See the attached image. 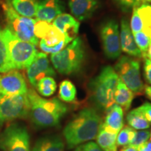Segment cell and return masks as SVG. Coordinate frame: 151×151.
Masks as SVG:
<instances>
[{
	"instance_id": "obj_1",
	"label": "cell",
	"mask_w": 151,
	"mask_h": 151,
	"mask_svg": "<svg viewBox=\"0 0 151 151\" xmlns=\"http://www.w3.org/2000/svg\"><path fill=\"white\" fill-rule=\"evenodd\" d=\"M102 123L101 116L94 108H85L76 114L63 130L68 148L72 149L97 137Z\"/></svg>"
},
{
	"instance_id": "obj_2",
	"label": "cell",
	"mask_w": 151,
	"mask_h": 151,
	"mask_svg": "<svg viewBox=\"0 0 151 151\" xmlns=\"http://www.w3.org/2000/svg\"><path fill=\"white\" fill-rule=\"evenodd\" d=\"M30 104L29 115L33 123L39 127H55L67 112V107L58 98L46 99L33 89L27 90Z\"/></svg>"
},
{
	"instance_id": "obj_3",
	"label": "cell",
	"mask_w": 151,
	"mask_h": 151,
	"mask_svg": "<svg viewBox=\"0 0 151 151\" xmlns=\"http://www.w3.org/2000/svg\"><path fill=\"white\" fill-rule=\"evenodd\" d=\"M119 80L115 69L106 66L90 81L88 85L90 99L100 110L106 111L115 104V92Z\"/></svg>"
},
{
	"instance_id": "obj_4",
	"label": "cell",
	"mask_w": 151,
	"mask_h": 151,
	"mask_svg": "<svg viewBox=\"0 0 151 151\" xmlns=\"http://www.w3.org/2000/svg\"><path fill=\"white\" fill-rule=\"evenodd\" d=\"M86 56L84 43L81 38L76 37L61 51L50 57L55 69L63 75L78 72L82 67Z\"/></svg>"
},
{
	"instance_id": "obj_5",
	"label": "cell",
	"mask_w": 151,
	"mask_h": 151,
	"mask_svg": "<svg viewBox=\"0 0 151 151\" xmlns=\"http://www.w3.org/2000/svg\"><path fill=\"white\" fill-rule=\"evenodd\" d=\"M2 35L14 69H27L37 53L35 45L20 40L7 27L2 30Z\"/></svg>"
},
{
	"instance_id": "obj_6",
	"label": "cell",
	"mask_w": 151,
	"mask_h": 151,
	"mask_svg": "<svg viewBox=\"0 0 151 151\" xmlns=\"http://www.w3.org/2000/svg\"><path fill=\"white\" fill-rule=\"evenodd\" d=\"M2 8L6 20V27L11 32L20 40L35 46L38 44L39 39L35 35V24L37 20L19 15L12 7L9 0L3 1Z\"/></svg>"
},
{
	"instance_id": "obj_7",
	"label": "cell",
	"mask_w": 151,
	"mask_h": 151,
	"mask_svg": "<svg viewBox=\"0 0 151 151\" xmlns=\"http://www.w3.org/2000/svg\"><path fill=\"white\" fill-rule=\"evenodd\" d=\"M30 104L27 94L14 96L0 95V127L6 122L29 115Z\"/></svg>"
},
{
	"instance_id": "obj_8",
	"label": "cell",
	"mask_w": 151,
	"mask_h": 151,
	"mask_svg": "<svg viewBox=\"0 0 151 151\" xmlns=\"http://www.w3.org/2000/svg\"><path fill=\"white\" fill-rule=\"evenodd\" d=\"M114 69L120 80L134 94H142L144 86L141 78L139 62L127 56H122L116 64Z\"/></svg>"
},
{
	"instance_id": "obj_9",
	"label": "cell",
	"mask_w": 151,
	"mask_h": 151,
	"mask_svg": "<svg viewBox=\"0 0 151 151\" xmlns=\"http://www.w3.org/2000/svg\"><path fill=\"white\" fill-rule=\"evenodd\" d=\"M0 149L4 151H32L29 134L20 124H12L0 133Z\"/></svg>"
},
{
	"instance_id": "obj_10",
	"label": "cell",
	"mask_w": 151,
	"mask_h": 151,
	"mask_svg": "<svg viewBox=\"0 0 151 151\" xmlns=\"http://www.w3.org/2000/svg\"><path fill=\"white\" fill-rule=\"evenodd\" d=\"M100 35L105 55L109 59L118 58L121 53V47L118 23L113 20L106 21L100 29Z\"/></svg>"
},
{
	"instance_id": "obj_11",
	"label": "cell",
	"mask_w": 151,
	"mask_h": 151,
	"mask_svg": "<svg viewBox=\"0 0 151 151\" xmlns=\"http://www.w3.org/2000/svg\"><path fill=\"white\" fill-rule=\"evenodd\" d=\"M27 86L23 76L17 70H11L0 76V95L14 96L26 94Z\"/></svg>"
},
{
	"instance_id": "obj_12",
	"label": "cell",
	"mask_w": 151,
	"mask_h": 151,
	"mask_svg": "<svg viewBox=\"0 0 151 151\" xmlns=\"http://www.w3.org/2000/svg\"><path fill=\"white\" fill-rule=\"evenodd\" d=\"M54 69L50 65L48 55L45 52H37L35 59L27 68V76L30 84L37 86L39 81L47 76H55Z\"/></svg>"
},
{
	"instance_id": "obj_13",
	"label": "cell",
	"mask_w": 151,
	"mask_h": 151,
	"mask_svg": "<svg viewBox=\"0 0 151 151\" xmlns=\"http://www.w3.org/2000/svg\"><path fill=\"white\" fill-rule=\"evenodd\" d=\"M64 10L65 6L61 0H41L38 4L35 16L37 20L50 23Z\"/></svg>"
},
{
	"instance_id": "obj_14",
	"label": "cell",
	"mask_w": 151,
	"mask_h": 151,
	"mask_svg": "<svg viewBox=\"0 0 151 151\" xmlns=\"http://www.w3.org/2000/svg\"><path fill=\"white\" fill-rule=\"evenodd\" d=\"M71 14L77 20H88L91 18L99 6L98 0H69Z\"/></svg>"
},
{
	"instance_id": "obj_15",
	"label": "cell",
	"mask_w": 151,
	"mask_h": 151,
	"mask_svg": "<svg viewBox=\"0 0 151 151\" xmlns=\"http://www.w3.org/2000/svg\"><path fill=\"white\" fill-rule=\"evenodd\" d=\"M52 24L65 36L69 42L78 35L80 23L71 15L62 14L57 16L52 21Z\"/></svg>"
},
{
	"instance_id": "obj_16",
	"label": "cell",
	"mask_w": 151,
	"mask_h": 151,
	"mask_svg": "<svg viewBox=\"0 0 151 151\" xmlns=\"http://www.w3.org/2000/svg\"><path fill=\"white\" fill-rule=\"evenodd\" d=\"M124 111L121 106L113 104L107 109L104 121L101 123L102 127L109 132L118 134L124 127Z\"/></svg>"
},
{
	"instance_id": "obj_17",
	"label": "cell",
	"mask_w": 151,
	"mask_h": 151,
	"mask_svg": "<svg viewBox=\"0 0 151 151\" xmlns=\"http://www.w3.org/2000/svg\"><path fill=\"white\" fill-rule=\"evenodd\" d=\"M120 41V47L122 51L129 55L137 58L142 57V54L136 43L134 34L132 33L129 24L125 19H122L121 20Z\"/></svg>"
},
{
	"instance_id": "obj_18",
	"label": "cell",
	"mask_w": 151,
	"mask_h": 151,
	"mask_svg": "<svg viewBox=\"0 0 151 151\" xmlns=\"http://www.w3.org/2000/svg\"><path fill=\"white\" fill-rule=\"evenodd\" d=\"M32 151H65V144L59 136H46L36 141Z\"/></svg>"
},
{
	"instance_id": "obj_19",
	"label": "cell",
	"mask_w": 151,
	"mask_h": 151,
	"mask_svg": "<svg viewBox=\"0 0 151 151\" xmlns=\"http://www.w3.org/2000/svg\"><path fill=\"white\" fill-rule=\"evenodd\" d=\"M134 97V94L120 79L115 92V104L121 106L124 111H127L131 107Z\"/></svg>"
},
{
	"instance_id": "obj_20",
	"label": "cell",
	"mask_w": 151,
	"mask_h": 151,
	"mask_svg": "<svg viewBox=\"0 0 151 151\" xmlns=\"http://www.w3.org/2000/svg\"><path fill=\"white\" fill-rule=\"evenodd\" d=\"M15 11L20 16L32 18L37 13L38 0H9Z\"/></svg>"
},
{
	"instance_id": "obj_21",
	"label": "cell",
	"mask_w": 151,
	"mask_h": 151,
	"mask_svg": "<svg viewBox=\"0 0 151 151\" xmlns=\"http://www.w3.org/2000/svg\"><path fill=\"white\" fill-rule=\"evenodd\" d=\"M117 136L118 134L110 133L106 131L101 124L96 137L98 146L103 151H117Z\"/></svg>"
},
{
	"instance_id": "obj_22",
	"label": "cell",
	"mask_w": 151,
	"mask_h": 151,
	"mask_svg": "<svg viewBox=\"0 0 151 151\" xmlns=\"http://www.w3.org/2000/svg\"><path fill=\"white\" fill-rule=\"evenodd\" d=\"M129 127L136 130L147 129L150 127V124L139 110V107L130 111L126 118Z\"/></svg>"
},
{
	"instance_id": "obj_23",
	"label": "cell",
	"mask_w": 151,
	"mask_h": 151,
	"mask_svg": "<svg viewBox=\"0 0 151 151\" xmlns=\"http://www.w3.org/2000/svg\"><path fill=\"white\" fill-rule=\"evenodd\" d=\"M41 40L48 47L55 46L56 45H58V43H60L61 41L64 40L69 41L66 39L65 36L60 30L57 29L53 24H49L48 29H46V32H45L43 39Z\"/></svg>"
},
{
	"instance_id": "obj_24",
	"label": "cell",
	"mask_w": 151,
	"mask_h": 151,
	"mask_svg": "<svg viewBox=\"0 0 151 151\" xmlns=\"http://www.w3.org/2000/svg\"><path fill=\"white\" fill-rule=\"evenodd\" d=\"M137 9L143 22L142 31L151 39V4L143 2L137 6Z\"/></svg>"
},
{
	"instance_id": "obj_25",
	"label": "cell",
	"mask_w": 151,
	"mask_h": 151,
	"mask_svg": "<svg viewBox=\"0 0 151 151\" xmlns=\"http://www.w3.org/2000/svg\"><path fill=\"white\" fill-rule=\"evenodd\" d=\"M59 97L65 102H73L76 97V89L71 81H62L59 88Z\"/></svg>"
},
{
	"instance_id": "obj_26",
	"label": "cell",
	"mask_w": 151,
	"mask_h": 151,
	"mask_svg": "<svg viewBox=\"0 0 151 151\" xmlns=\"http://www.w3.org/2000/svg\"><path fill=\"white\" fill-rule=\"evenodd\" d=\"M13 69L14 68L9 59L6 44L3 37L2 30L0 28V72L6 73Z\"/></svg>"
},
{
	"instance_id": "obj_27",
	"label": "cell",
	"mask_w": 151,
	"mask_h": 151,
	"mask_svg": "<svg viewBox=\"0 0 151 151\" xmlns=\"http://www.w3.org/2000/svg\"><path fill=\"white\" fill-rule=\"evenodd\" d=\"M36 88L41 96L50 97L56 91L57 84L53 78L47 76L39 81Z\"/></svg>"
},
{
	"instance_id": "obj_28",
	"label": "cell",
	"mask_w": 151,
	"mask_h": 151,
	"mask_svg": "<svg viewBox=\"0 0 151 151\" xmlns=\"http://www.w3.org/2000/svg\"><path fill=\"white\" fill-rule=\"evenodd\" d=\"M137 130L129 126H124L117 136L116 143L118 146H127L134 138Z\"/></svg>"
},
{
	"instance_id": "obj_29",
	"label": "cell",
	"mask_w": 151,
	"mask_h": 151,
	"mask_svg": "<svg viewBox=\"0 0 151 151\" xmlns=\"http://www.w3.org/2000/svg\"><path fill=\"white\" fill-rule=\"evenodd\" d=\"M134 40L138 48H139L141 54H142V57L144 58L147 49L151 42L150 37L147 35L146 33L143 32V31L134 34Z\"/></svg>"
},
{
	"instance_id": "obj_30",
	"label": "cell",
	"mask_w": 151,
	"mask_h": 151,
	"mask_svg": "<svg viewBox=\"0 0 151 151\" xmlns=\"http://www.w3.org/2000/svg\"><path fill=\"white\" fill-rule=\"evenodd\" d=\"M150 139V132L148 129L139 130L136 132L134 138L128 146L138 148L141 145L145 143Z\"/></svg>"
},
{
	"instance_id": "obj_31",
	"label": "cell",
	"mask_w": 151,
	"mask_h": 151,
	"mask_svg": "<svg viewBox=\"0 0 151 151\" xmlns=\"http://www.w3.org/2000/svg\"><path fill=\"white\" fill-rule=\"evenodd\" d=\"M130 28L133 34H135L143 30V22L139 14H138L137 6L133 8V13L131 19V23H130Z\"/></svg>"
},
{
	"instance_id": "obj_32",
	"label": "cell",
	"mask_w": 151,
	"mask_h": 151,
	"mask_svg": "<svg viewBox=\"0 0 151 151\" xmlns=\"http://www.w3.org/2000/svg\"><path fill=\"white\" fill-rule=\"evenodd\" d=\"M69 42L67 41V40H64L60 42V43H58V45H56L54 47H48L47 46L46 44H45L44 42L42 40H41L40 41V48L41 50H43V52H46V53H50V54H55L57 53V52L61 51L62 49H64L66 46L69 44Z\"/></svg>"
},
{
	"instance_id": "obj_33",
	"label": "cell",
	"mask_w": 151,
	"mask_h": 151,
	"mask_svg": "<svg viewBox=\"0 0 151 151\" xmlns=\"http://www.w3.org/2000/svg\"><path fill=\"white\" fill-rule=\"evenodd\" d=\"M120 9L124 12H129L134 7L141 4L139 0H115Z\"/></svg>"
},
{
	"instance_id": "obj_34",
	"label": "cell",
	"mask_w": 151,
	"mask_h": 151,
	"mask_svg": "<svg viewBox=\"0 0 151 151\" xmlns=\"http://www.w3.org/2000/svg\"><path fill=\"white\" fill-rule=\"evenodd\" d=\"M74 151H103L98 146L97 143L93 141H89L86 143H82L76 147Z\"/></svg>"
},
{
	"instance_id": "obj_35",
	"label": "cell",
	"mask_w": 151,
	"mask_h": 151,
	"mask_svg": "<svg viewBox=\"0 0 151 151\" xmlns=\"http://www.w3.org/2000/svg\"><path fill=\"white\" fill-rule=\"evenodd\" d=\"M139 110L141 111L143 116L146 118V120L151 124V104L149 102H145L139 107Z\"/></svg>"
},
{
	"instance_id": "obj_36",
	"label": "cell",
	"mask_w": 151,
	"mask_h": 151,
	"mask_svg": "<svg viewBox=\"0 0 151 151\" xmlns=\"http://www.w3.org/2000/svg\"><path fill=\"white\" fill-rule=\"evenodd\" d=\"M143 69L145 78L149 84H151V61L148 58H145Z\"/></svg>"
},
{
	"instance_id": "obj_37",
	"label": "cell",
	"mask_w": 151,
	"mask_h": 151,
	"mask_svg": "<svg viewBox=\"0 0 151 151\" xmlns=\"http://www.w3.org/2000/svg\"><path fill=\"white\" fill-rule=\"evenodd\" d=\"M144 91L146 93L147 97L151 101V86H146L144 87Z\"/></svg>"
},
{
	"instance_id": "obj_38",
	"label": "cell",
	"mask_w": 151,
	"mask_h": 151,
	"mask_svg": "<svg viewBox=\"0 0 151 151\" xmlns=\"http://www.w3.org/2000/svg\"><path fill=\"white\" fill-rule=\"evenodd\" d=\"M144 58H148V59H149L151 61V42L150 45H149L148 49H147V51L146 54H145Z\"/></svg>"
},
{
	"instance_id": "obj_39",
	"label": "cell",
	"mask_w": 151,
	"mask_h": 151,
	"mask_svg": "<svg viewBox=\"0 0 151 151\" xmlns=\"http://www.w3.org/2000/svg\"><path fill=\"white\" fill-rule=\"evenodd\" d=\"M120 151H138V149L130 146H124Z\"/></svg>"
},
{
	"instance_id": "obj_40",
	"label": "cell",
	"mask_w": 151,
	"mask_h": 151,
	"mask_svg": "<svg viewBox=\"0 0 151 151\" xmlns=\"http://www.w3.org/2000/svg\"><path fill=\"white\" fill-rule=\"evenodd\" d=\"M137 149H138V151H150L148 148H147L146 143H143V144L139 146Z\"/></svg>"
},
{
	"instance_id": "obj_41",
	"label": "cell",
	"mask_w": 151,
	"mask_h": 151,
	"mask_svg": "<svg viewBox=\"0 0 151 151\" xmlns=\"http://www.w3.org/2000/svg\"><path fill=\"white\" fill-rule=\"evenodd\" d=\"M146 145L147 148L151 151V141H147V142H146Z\"/></svg>"
},
{
	"instance_id": "obj_42",
	"label": "cell",
	"mask_w": 151,
	"mask_h": 151,
	"mask_svg": "<svg viewBox=\"0 0 151 151\" xmlns=\"http://www.w3.org/2000/svg\"><path fill=\"white\" fill-rule=\"evenodd\" d=\"M139 1H142V2H145V3H148L151 4V0H139Z\"/></svg>"
},
{
	"instance_id": "obj_43",
	"label": "cell",
	"mask_w": 151,
	"mask_h": 151,
	"mask_svg": "<svg viewBox=\"0 0 151 151\" xmlns=\"http://www.w3.org/2000/svg\"><path fill=\"white\" fill-rule=\"evenodd\" d=\"M150 140L151 141V132H150Z\"/></svg>"
}]
</instances>
